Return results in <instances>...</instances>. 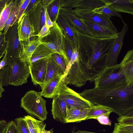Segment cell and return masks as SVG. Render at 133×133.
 <instances>
[{"instance_id": "obj_7", "label": "cell", "mask_w": 133, "mask_h": 133, "mask_svg": "<svg viewBox=\"0 0 133 133\" xmlns=\"http://www.w3.org/2000/svg\"><path fill=\"white\" fill-rule=\"evenodd\" d=\"M10 66L9 84L18 86L27 83L30 72L28 65L25 62L21 60L19 57H16Z\"/></svg>"}, {"instance_id": "obj_29", "label": "cell", "mask_w": 133, "mask_h": 133, "mask_svg": "<svg viewBox=\"0 0 133 133\" xmlns=\"http://www.w3.org/2000/svg\"><path fill=\"white\" fill-rule=\"evenodd\" d=\"M46 8L52 21L56 22L60 9L59 1L53 0Z\"/></svg>"}, {"instance_id": "obj_14", "label": "cell", "mask_w": 133, "mask_h": 133, "mask_svg": "<svg viewBox=\"0 0 133 133\" xmlns=\"http://www.w3.org/2000/svg\"><path fill=\"white\" fill-rule=\"evenodd\" d=\"M105 5L117 12L133 15V0H102Z\"/></svg>"}, {"instance_id": "obj_4", "label": "cell", "mask_w": 133, "mask_h": 133, "mask_svg": "<svg viewBox=\"0 0 133 133\" xmlns=\"http://www.w3.org/2000/svg\"><path fill=\"white\" fill-rule=\"evenodd\" d=\"M46 103L39 92L30 90L21 98V106L32 117L44 121L46 119L48 113Z\"/></svg>"}, {"instance_id": "obj_35", "label": "cell", "mask_w": 133, "mask_h": 133, "mask_svg": "<svg viewBox=\"0 0 133 133\" xmlns=\"http://www.w3.org/2000/svg\"><path fill=\"white\" fill-rule=\"evenodd\" d=\"M15 121L19 133H30L26 123L23 118H16Z\"/></svg>"}, {"instance_id": "obj_8", "label": "cell", "mask_w": 133, "mask_h": 133, "mask_svg": "<svg viewBox=\"0 0 133 133\" xmlns=\"http://www.w3.org/2000/svg\"><path fill=\"white\" fill-rule=\"evenodd\" d=\"M18 25L17 22L10 27L5 33L7 43L6 51L8 65L9 66L11 65L15 58L19 57L20 41L19 38Z\"/></svg>"}, {"instance_id": "obj_22", "label": "cell", "mask_w": 133, "mask_h": 133, "mask_svg": "<svg viewBox=\"0 0 133 133\" xmlns=\"http://www.w3.org/2000/svg\"><path fill=\"white\" fill-rule=\"evenodd\" d=\"M23 118L30 133H42L45 128L46 124L44 123L43 121L37 120L29 115L25 116Z\"/></svg>"}, {"instance_id": "obj_27", "label": "cell", "mask_w": 133, "mask_h": 133, "mask_svg": "<svg viewBox=\"0 0 133 133\" xmlns=\"http://www.w3.org/2000/svg\"><path fill=\"white\" fill-rule=\"evenodd\" d=\"M105 5L102 0H81L75 8L94 9L103 7Z\"/></svg>"}, {"instance_id": "obj_46", "label": "cell", "mask_w": 133, "mask_h": 133, "mask_svg": "<svg viewBox=\"0 0 133 133\" xmlns=\"http://www.w3.org/2000/svg\"><path fill=\"white\" fill-rule=\"evenodd\" d=\"M8 123L5 120L0 121V133H4L8 126Z\"/></svg>"}, {"instance_id": "obj_37", "label": "cell", "mask_w": 133, "mask_h": 133, "mask_svg": "<svg viewBox=\"0 0 133 133\" xmlns=\"http://www.w3.org/2000/svg\"><path fill=\"white\" fill-rule=\"evenodd\" d=\"M5 34L3 32L0 34V59L4 55L7 46Z\"/></svg>"}, {"instance_id": "obj_24", "label": "cell", "mask_w": 133, "mask_h": 133, "mask_svg": "<svg viewBox=\"0 0 133 133\" xmlns=\"http://www.w3.org/2000/svg\"><path fill=\"white\" fill-rule=\"evenodd\" d=\"M54 53L48 47L41 44L33 52L30 64L39 59L49 58Z\"/></svg>"}, {"instance_id": "obj_53", "label": "cell", "mask_w": 133, "mask_h": 133, "mask_svg": "<svg viewBox=\"0 0 133 133\" xmlns=\"http://www.w3.org/2000/svg\"><path fill=\"white\" fill-rule=\"evenodd\" d=\"M2 33V32L0 31V34H1Z\"/></svg>"}, {"instance_id": "obj_30", "label": "cell", "mask_w": 133, "mask_h": 133, "mask_svg": "<svg viewBox=\"0 0 133 133\" xmlns=\"http://www.w3.org/2000/svg\"><path fill=\"white\" fill-rule=\"evenodd\" d=\"M92 11L94 12L109 17L113 16L118 17L121 19L123 23L124 22L120 14L114 11L105 5L103 7L94 9H92Z\"/></svg>"}, {"instance_id": "obj_39", "label": "cell", "mask_w": 133, "mask_h": 133, "mask_svg": "<svg viewBox=\"0 0 133 133\" xmlns=\"http://www.w3.org/2000/svg\"><path fill=\"white\" fill-rule=\"evenodd\" d=\"M79 54L77 47H75L73 48V53L71 59L67 67L65 75H66L68 70L72 64L74 62L78 61L79 60Z\"/></svg>"}, {"instance_id": "obj_28", "label": "cell", "mask_w": 133, "mask_h": 133, "mask_svg": "<svg viewBox=\"0 0 133 133\" xmlns=\"http://www.w3.org/2000/svg\"><path fill=\"white\" fill-rule=\"evenodd\" d=\"M28 15L24 14L18 21V30L19 41H27L26 36V20Z\"/></svg>"}, {"instance_id": "obj_38", "label": "cell", "mask_w": 133, "mask_h": 133, "mask_svg": "<svg viewBox=\"0 0 133 133\" xmlns=\"http://www.w3.org/2000/svg\"><path fill=\"white\" fill-rule=\"evenodd\" d=\"M30 0H21L19 11L16 22L18 21L20 18L24 14L29 3Z\"/></svg>"}, {"instance_id": "obj_23", "label": "cell", "mask_w": 133, "mask_h": 133, "mask_svg": "<svg viewBox=\"0 0 133 133\" xmlns=\"http://www.w3.org/2000/svg\"><path fill=\"white\" fill-rule=\"evenodd\" d=\"M113 110L107 107L100 105H94L90 108L86 120L95 119L96 117L102 115L109 117Z\"/></svg>"}, {"instance_id": "obj_43", "label": "cell", "mask_w": 133, "mask_h": 133, "mask_svg": "<svg viewBox=\"0 0 133 133\" xmlns=\"http://www.w3.org/2000/svg\"><path fill=\"white\" fill-rule=\"evenodd\" d=\"M66 55L69 63L73 53V48L69 41L66 37Z\"/></svg>"}, {"instance_id": "obj_2", "label": "cell", "mask_w": 133, "mask_h": 133, "mask_svg": "<svg viewBox=\"0 0 133 133\" xmlns=\"http://www.w3.org/2000/svg\"><path fill=\"white\" fill-rule=\"evenodd\" d=\"M78 94L94 105L111 108L119 117L133 109V84L113 89H85Z\"/></svg>"}, {"instance_id": "obj_20", "label": "cell", "mask_w": 133, "mask_h": 133, "mask_svg": "<svg viewBox=\"0 0 133 133\" xmlns=\"http://www.w3.org/2000/svg\"><path fill=\"white\" fill-rule=\"evenodd\" d=\"M65 73L60 67L51 58L48 59L47 69L45 79L41 86L42 89L47 83L52 78L57 76L64 75Z\"/></svg>"}, {"instance_id": "obj_25", "label": "cell", "mask_w": 133, "mask_h": 133, "mask_svg": "<svg viewBox=\"0 0 133 133\" xmlns=\"http://www.w3.org/2000/svg\"><path fill=\"white\" fill-rule=\"evenodd\" d=\"M15 4V1L11 0L6 4L0 15V31H3L6 23Z\"/></svg>"}, {"instance_id": "obj_12", "label": "cell", "mask_w": 133, "mask_h": 133, "mask_svg": "<svg viewBox=\"0 0 133 133\" xmlns=\"http://www.w3.org/2000/svg\"><path fill=\"white\" fill-rule=\"evenodd\" d=\"M41 40L37 39L31 41H20L19 48V57L21 60L30 64L32 56L37 48L41 44Z\"/></svg>"}, {"instance_id": "obj_21", "label": "cell", "mask_w": 133, "mask_h": 133, "mask_svg": "<svg viewBox=\"0 0 133 133\" xmlns=\"http://www.w3.org/2000/svg\"><path fill=\"white\" fill-rule=\"evenodd\" d=\"M90 108H70L68 109L65 123L79 122L86 119Z\"/></svg>"}, {"instance_id": "obj_26", "label": "cell", "mask_w": 133, "mask_h": 133, "mask_svg": "<svg viewBox=\"0 0 133 133\" xmlns=\"http://www.w3.org/2000/svg\"><path fill=\"white\" fill-rule=\"evenodd\" d=\"M21 0H15V4L14 7L6 22L5 26L3 29V32L5 33H6L8 29L10 27L16 22Z\"/></svg>"}, {"instance_id": "obj_10", "label": "cell", "mask_w": 133, "mask_h": 133, "mask_svg": "<svg viewBox=\"0 0 133 133\" xmlns=\"http://www.w3.org/2000/svg\"><path fill=\"white\" fill-rule=\"evenodd\" d=\"M49 58L39 59L28 65L32 81L34 85H39L41 86L44 82Z\"/></svg>"}, {"instance_id": "obj_45", "label": "cell", "mask_w": 133, "mask_h": 133, "mask_svg": "<svg viewBox=\"0 0 133 133\" xmlns=\"http://www.w3.org/2000/svg\"><path fill=\"white\" fill-rule=\"evenodd\" d=\"M7 55V52L6 51L3 59L1 60H0V70L8 65Z\"/></svg>"}, {"instance_id": "obj_52", "label": "cell", "mask_w": 133, "mask_h": 133, "mask_svg": "<svg viewBox=\"0 0 133 133\" xmlns=\"http://www.w3.org/2000/svg\"><path fill=\"white\" fill-rule=\"evenodd\" d=\"M4 8V6L2 4L0 3V15Z\"/></svg>"}, {"instance_id": "obj_49", "label": "cell", "mask_w": 133, "mask_h": 133, "mask_svg": "<svg viewBox=\"0 0 133 133\" xmlns=\"http://www.w3.org/2000/svg\"><path fill=\"white\" fill-rule=\"evenodd\" d=\"M71 133H97L79 130L76 132H72Z\"/></svg>"}, {"instance_id": "obj_34", "label": "cell", "mask_w": 133, "mask_h": 133, "mask_svg": "<svg viewBox=\"0 0 133 133\" xmlns=\"http://www.w3.org/2000/svg\"><path fill=\"white\" fill-rule=\"evenodd\" d=\"M118 123L124 125H133V109L124 115L121 116L117 118Z\"/></svg>"}, {"instance_id": "obj_50", "label": "cell", "mask_w": 133, "mask_h": 133, "mask_svg": "<svg viewBox=\"0 0 133 133\" xmlns=\"http://www.w3.org/2000/svg\"><path fill=\"white\" fill-rule=\"evenodd\" d=\"M42 133H53V129L49 130H47L44 129L42 131Z\"/></svg>"}, {"instance_id": "obj_5", "label": "cell", "mask_w": 133, "mask_h": 133, "mask_svg": "<svg viewBox=\"0 0 133 133\" xmlns=\"http://www.w3.org/2000/svg\"><path fill=\"white\" fill-rule=\"evenodd\" d=\"M58 95L66 103L69 108H86L94 105L68 87L64 82V78L58 90Z\"/></svg>"}, {"instance_id": "obj_42", "label": "cell", "mask_w": 133, "mask_h": 133, "mask_svg": "<svg viewBox=\"0 0 133 133\" xmlns=\"http://www.w3.org/2000/svg\"><path fill=\"white\" fill-rule=\"evenodd\" d=\"M95 119H97L101 124L103 125H111V121L110 120L109 117L105 115H102L96 118Z\"/></svg>"}, {"instance_id": "obj_9", "label": "cell", "mask_w": 133, "mask_h": 133, "mask_svg": "<svg viewBox=\"0 0 133 133\" xmlns=\"http://www.w3.org/2000/svg\"><path fill=\"white\" fill-rule=\"evenodd\" d=\"M121 31L118 33L117 37L115 39L108 53L106 67L114 66L117 64V59L123 44V40L128 30L127 24L125 23Z\"/></svg>"}, {"instance_id": "obj_13", "label": "cell", "mask_w": 133, "mask_h": 133, "mask_svg": "<svg viewBox=\"0 0 133 133\" xmlns=\"http://www.w3.org/2000/svg\"><path fill=\"white\" fill-rule=\"evenodd\" d=\"M80 19L86 26L92 36L98 38L117 36V35L115 33L103 26L90 21Z\"/></svg>"}, {"instance_id": "obj_3", "label": "cell", "mask_w": 133, "mask_h": 133, "mask_svg": "<svg viewBox=\"0 0 133 133\" xmlns=\"http://www.w3.org/2000/svg\"><path fill=\"white\" fill-rule=\"evenodd\" d=\"M94 82V88L96 89H116L127 85L120 64L105 68Z\"/></svg>"}, {"instance_id": "obj_31", "label": "cell", "mask_w": 133, "mask_h": 133, "mask_svg": "<svg viewBox=\"0 0 133 133\" xmlns=\"http://www.w3.org/2000/svg\"><path fill=\"white\" fill-rule=\"evenodd\" d=\"M41 41L42 44L48 47L53 52L58 54L61 55L64 58L67 67L69 62L66 55L64 52L59 48L55 44L51 41Z\"/></svg>"}, {"instance_id": "obj_32", "label": "cell", "mask_w": 133, "mask_h": 133, "mask_svg": "<svg viewBox=\"0 0 133 133\" xmlns=\"http://www.w3.org/2000/svg\"><path fill=\"white\" fill-rule=\"evenodd\" d=\"M10 67L7 65L0 71V84L2 86L9 84Z\"/></svg>"}, {"instance_id": "obj_18", "label": "cell", "mask_w": 133, "mask_h": 133, "mask_svg": "<svg viewBox=\"0 0 133 133\" xmlns=\"http://www.w3.org/2000/svg\"><path fill=\"white\" fill-rule=\"evenodd\" d=\"M64 77V75L52 78L39 92L40 95L47 98H52L58 95V90Z\"/></svg>"}, {"instance_id": "obj_51", "label": "cell", "mask_w": 133, "mask_h": 133, "mask_svg": "<svg viewBox=\"0 0 133 133\" xmlns=\"http://www.w3.org/2000/svg\"><path fill=\"white\" fill-rule=\"evenodd\" d=\"M3 86L0 84V98L2 96V94L5 90L3 88Z\"/></svg>"}, {"instance_id": "obj_6", "label": "cell", "mask_w": 133, "mask_h": 133, "mask_svg": "<svg viewBox=\"0 0 133 133\" xmlns=\"http://www.w3.org/2000/svg\"><path fill=\"white\" fill-rule=\"evenodd\" d=\"M70 9L73 14L79 18L92 22L118 34L117 30L110 20V17L94 12L91 9L75 8Z\"/></svg>"}, {"instance_id": "obj_17", "label": "cell", "mask_w": 133, "mask_h": 133, "mask_svg": "<svg viewBox=\"0 0 133 133\" xmlns=\"http://www.w3.org/2000/svg\"><path fill=\"white\" fill-rule=\"evenodd\" d=\"M120 64L123 71L127 85L133 84V49L127 52Z\"/></svg>"}, {"instance_id": "obj_1", "label": "cell", "mask_w": 133, "mask_h": 133, "mask_svg": "<svg viewBox=\"0 0 133 133\" xmlns=\"http://www.w3.org/2000/svg\"><path fill=\"white\" fill-rule=\"evenodd\" d=\"M73 28L79 54V68L85 79L92 82L106 68L108 53L117 36L96 38Z\"/></svg>"}, {"instance_id": "obj_36", "label": "cell", "mask_w": 133, "mask_h": 133, "mask_svg": "<svg viewBox=\"0 0 133 133\" xmlns=\"http://www.w3.org/2000/svg\"><path fill=\"white\" fill-rule=\"evenodd\" d=\"M51 57L60 67L65 74L67 67L64 58L61 55L56 53L53 54Z\"/></svg>"}, {"instance_id": "obj_47", "label": "cell", "mask_w": 133, "mask_h": 133, "mask_svg": "<svg viewBox=\"0 0 133 133\" xmlns=\"http://www.w3.org/2000/svg\"><path fill=\"white\" fill-rule=\"evenodd\" d=\"M45 8H44L42 11L41 19V28L45 25Z\"/></svg>"}, {"instance_id": "obj_41", "label": "cell", "mask_w": 133, "mask_h": 133, "mask_svg": "<svg viewBox=\"0 0 133 133\" xmlns=\"http://www.w3.org/2000/svg\"><path fill=\"white\" fill-rule=\"evenodd\" d=\"M50 34V28L45 25L41 28L40 32L38 34L36 35V36L38 37V39L41 40L44 37L49 35Z\"/></svg>"}, {"instance_id": "obj_15", "label": "cell", "mask_w": 133, "mask_h": 133, "mask_svg": "<svg viewBox=\"0 0 133 133\" xmlns=\"http://www.w3.org/2000/svg\"><path fill=\"white\" fill-rule=\"evenodd\" d=\"M50 31L49 41L53 42L66 54V37L57 22H54V26L50 28Z\"/></svg>"}, {"instance_id": "obj_16", "label": "cell", "mask_w": 133, "mask_h": 133, "mask_svg": "<svg viewBox=\"0 0 133 133\" xmlns=\"http://www.w3.org/2000/svg\"><path fill=\"white\" fill-rule=\"evenodd\" d=\"M59 12L66 18L74 28L82 33L91 36L86 26L73 14L71 9L60 8Z\"/></svg>"}, {"instance_id": "obj_40", "label": "cell", "mask_w": 133, "mask_h": 133, "mask_svg": "<svg viewBox=\"0 0 133 133\" xmlns=\"http://www.w3.org/2000/svg\"><path fill=\"white\" fill-rule=\"evenodd\" d=\"M5 133H19L15 122L12 121L8 123Z\"/></svg>"}, {"instance_id": "obj_19", "label": "cell", "mask_w": 133, "mask_h": 133, "mask_svg": "<svg viewBox=\"0 0 133 133\" xmlns=\"http://www.w3.org/2000/svg\"><path fill=\"white\" fill-rule=\"evenodd\" d=\"M57 20L73 48L77 47V40L74 30L66 18L59 12Z\"/></svg>"}, {"instance_id": "obj_11", "label": "cell", "mask_w": 133, "mask_h": 133, "mask_svg": "<svg viewBox=\"0 0 133 133\" xmlns=\"http://www.w3.org/2000/svg\"><path fill=\"white\" fill-rule=\"evenodd\" d=\"M53 98L51 111L53 117L55 120L65 123L69 108L58 95Z\"/></svg>"}, {"instance_id": "obj_48", "label": "cell", "mask_w": 133, "mask_h": 133, "mask_svg": "<svg viewBox=\"0 0 133 133\" xmlns=\"http://www.w3.org/2000/svg\"><path fill=\"white\" fill-rule=\"evenodd\" d=\"M37 1L36 0H30L29 3L27 7L24 14L27 13L29 11L30 8L35 4L36 2Z\"/></svg>"}, {"instance_id": "obj_44", "label": "cell", "mask_w": 133, "mask_h": 133, "mask_svg": "<svg viewBox=\"0 0 133 133\" xmlns=\"http://www.w3.org/2000/svg\"><path fill=\"white\" fill-rule=\"evenodd\" d=\"M45 25L50 28L52 27L54 25V22L51 20L46 8L45 10Z\"/></svg>"}, {"instance_id": "obj_33", "label": "cell", "mask_w": 133, "mask_h": 133, "mask_svg": "<svg viewBox=\"0 0 133 133\" xmlns=\"http://www.w3.org/2000/svg\"><path fill=\"white\" fill-rule=\"evenodd\" d=\"M112 133H133V125H127L115 123Z\"/></svg>"}]
</instances>
